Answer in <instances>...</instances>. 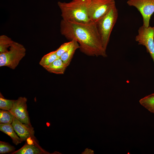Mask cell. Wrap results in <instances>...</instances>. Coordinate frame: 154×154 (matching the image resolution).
Listing matches in <instances>:
<instances>
[{"label": "cell", "mask_w": 154, "mask_h": 154, "mask_svg": "<svg viewBox=\"0 0 154 154\" xmlns=\"http://www.w3.org/2000/svg\"><path fill=\"white\" fill-rule=\"evenodd\" d=\"M0 130L9 136L15 145H17L22 142L11 124L0 123Z\"/></svg>", "instance_id": "11"}, {"label": "cell", "mask_w": 154, "mask_h": 154, "mask_svg": "<svg viewBox=\"0 0 154 154\" xmlns=\"http://www.w3.org/2000/svg\"><path fill=\"white\" fill-rule=\"evenodd\" d=\"M72 43V41L64 43L56 50V54L58 57L60 56L70 48Z\"/></svg>", "instance_id": "20"}, {"label": "cell", "mask_w": 154, "mask_h": 154, "mask_svg": "<svg viewBox=\"0 0 154 154\" xmlns=\"http://www.w3.org/2000/svg\"><path fill=\"white\" fill-rule=\"evenodd\" d=\"M71 45L69 49L60 57L68 67L70 64L76 50L79 48L78 43L75 40H72Z\"/></svg>", "instance_id": "12"}, {"label": "cell", "mask_w": 154, "mask_h": 154, "mask_svg": "<svg viewBox=\"0 0 154 154\" xmlns=\"http://www.w3.org/2000/svg\"><path fill=\"white\" fill-rule=\"evenodd\" d=\"M58 58L56 50L44 56L40 60L39 64L44 68L48 66Z\"/></svg>", "instance_id": "15"}, {"label": "cell", "mask_w": 154, "mask_h": 154, "mask_svg": "<svg viewBox=\"0 0 154 154\" xmlns=\"http://www.w3.org/2000/svg\"><path fill=\"white\" fill-rule=\"evenodd\" d=\"M61 34L67 39L76 40L80 50L90 56L106 57L96 23H86L66 21L62 19L60 23Z\"/></svg>", "instance_id": "1"}, {"label": "cell", "mask_w": 154, "mask_h": 154, "mask_svg": "<svg viewBox=\"0 0 154 154\" xmlns=\"http://www.w3.org/2000/svg\"><path fill=\"white\" fill-rule=\"evenodd\" d=\"M11 124L22 141L34 136V132L31 125L23 123L15 117Z\"/></svg>", "instance_id": "9"}, {"label": "cell", "mask_w": 154, "mask_h": 154, "mask_svg": "<svg viewBox=\"0 0 154 154\" xmlns=\"http://www.w3.org/2000/svg\"><path fill=\"white\" fill-rule=\"evenodd\" d=\"M67 66L60 57L44 68L50 73L56 74H63Z\"/></svg>", "instance_id": "10"}, {"label": "cell", "mask_w": 154, "mask_h": 154, "mask_svg": "<svg viewBox=\"0 0 154 154\" xmlns=\"http://www.w3.org/2000/svg\"><path fill=\"white\" fill-rule=\"evenodd\" d=\"M118 17V12L116 5L96 23L103 46L106 50L109 41L111 33Z\"/></svg>", "instance_id": "3"}, {"label": "cell", "mask_w": 154, "mask_h": 154, "mask_svg": "<svg viewBox=\"0 0 154 154\" xmlns=\"http://www.w3.org/2000/svg\"><path fill=\"white\" fill-rule=\"evenodd\" d=\"M27 98L20 97L15 100L13 106L9 111L14 117L23 123L31 125L27 110Z\"/></svg>", "instance_id": "8"}, {"label": "cell", "mask_w": 154, "mask_h": 154, "mask_svg": "<svg viewBox=\"0 0 154 154\" xmlns=\"http://www.w3.org/2000/svg\"><path fill=\"white\" fill-rule=\"evenodd\" d=\"M115 5V0H90L87 11L89 19L96 23Z\"/></svg>", "instance_id": "5"}, {"label": "cell", "mask_w": 154, "mask_h": 154, "mask_svg": "<svg viewBox=\"0 0 154 154\" xmlns=\"http://www.w3.org/2000/svg\"><path fill=\"white\" fill-rule=\"evenodd\" d=\"M139 102L143 107L154 114V93L145 96L141 99Z\"/></svg>", "instance_id": "14"}, {"label": "cell", "mask_w": 154, "mask_h": 154, "mask_svg": "<svg viewBox=\"0 0 154 154\" xmlns=\"http://www.w3.org/2000/svg\"><path fill=\"white\" fill-rule=\"evenodd\" d=\"M135 40L139 45L145 47L154 63V26L146 27L143 25L140 27Z\"/></svg>", "instance_id": "6"}, {"label": "cell", "mask_w": 154, "mask_h": 154, "mask_svg": "<svg viewBox=\"0 0 154 154\" xmlns=\"http://www.w3.org/2000/svg\"><path fill=\"white\" fill-rule=\"evenodd\" d=\"M45 152L39 147L34 144H27L16 151L15 154H40Z\"/></svg>", "instance_id": "13"}, {"label": "cell", "mask_w": 154, "mask_h": 154, "mask_svg": "<svg viewBox=\"0 0 154 154\" xmlns=\"http://www.w3.org/2000/svg\"><path fill=\"white\" fill-rule=\"evenodd\" d=\"M13 41L7 36L3 35L0 36V53L7 51L12 44Z\"/></svg>", "instance_id": "16"}, {"label": "cell", "mask_w": 154, "mask_h": 154, "mask_svg": "<svg viewBox=\"0 0 154 154\" xmlns=\"http://www.w3.org/2000/svg\"><path fill=\"white\" fill-rule=\"evenodd\" d=\"M90 0H72L66 3L58 1L62 19L71 21L86 23L90 21L87 15Z\"/></svg>", "instance_id": "2"}, {"label": "cell", "mask_w": 154, "mask_h": 154, "mask_svg": "<svg viewBox=\"0 0 154 154\" xmlns=\"http://www.w3.org/2000/svg\"><path fill=\"white\" fill-rule=\"evenodd\" d=\"M26 51L23 45L14 41L7 51L0 53V66L15 69L25 56Z\"/></svg>", "instance_id": "4"}, {"label": "cell", "mask_w": 154, "mask_h": 154, "mask_svg": "<svg viewBox=\"0 0 154 154\" xmlns=\"http://www.w3.org/2000/svg\"><path fill=\"white\" fill-rule=\"evenodd\" d=\"M15 100L5 99L0 93V109L1 110L9 111L12 108Z\"/></svg>", "instance_id": "18"}, {"label": "cell", "mask_w": 154, "mask_h": 154, "mask_svg": "<svg viewBox=\"0 0 154 154\" xmlns=\"http://www.w3.org/2000/svg\"><path fill=\"white\" fill-rule=\"evenodd\" d=\"M15 117L9 111L0 110V123L11 124Z\"/></svg>", "instance_id": "17"}, {"label": "cell", "mask_w": 154, "mask_h": 154, "mask_svg": "<svg viewBox=\"0 0 154 154\" xmlns=\"http://www.w3.org/2000/svg\"><path fill=\"white\" fill-rule=\"evenodd\" d=\"M15 148L9 144L2 141L0 142V153H8L14 151Z\"/></svg>", "instance_id": "19"}, {"label": "cell", "mask_w": 154, "mask_h": 154, "mask_svg": "<svg viewBox=\"0 0 154 154\" xmlns=\"http://www.w3.org/2000/svg\"><path fill=\"white\" fill-rule=\"evenodd\" d=\"M127 3L129 6L136 8L141 14L143 25L149 26L151 16L154 13V0H128Z\"/></svg>", "instance_id": "7"}]
</instances>
